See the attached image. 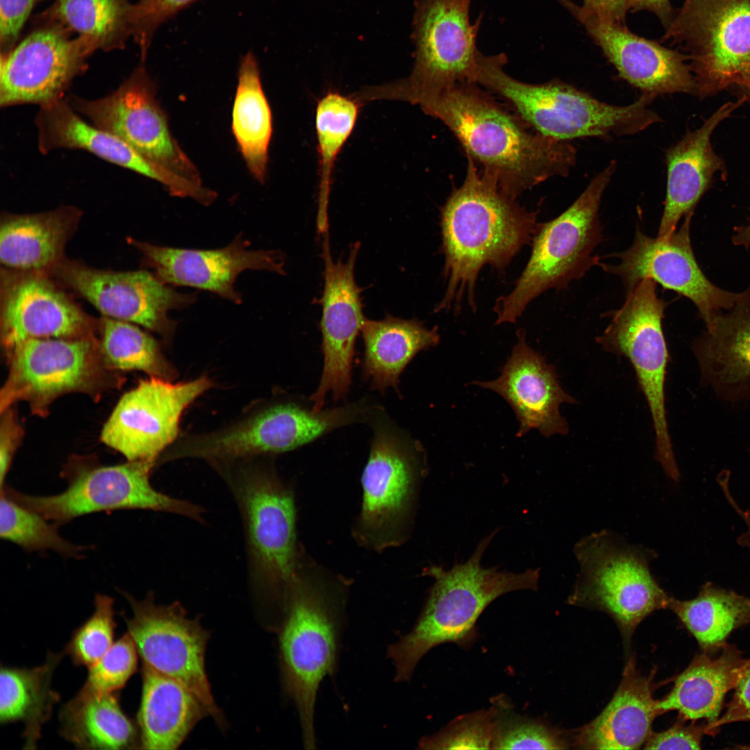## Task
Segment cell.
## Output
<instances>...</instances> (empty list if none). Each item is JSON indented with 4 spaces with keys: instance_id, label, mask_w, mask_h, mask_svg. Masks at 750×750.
<instances>
[{
    "instance_id": "1",
    "label": "cell",
    "mask_w": 750,
    "mask_h": 750,
    "mask_svg": "<svg viewBox=\"0 0 750 750\" xmlns=\"http://www.w3.org/2000/svg\"><path fill=\"white\" fill-rule=\"evenodd\" d=\"M419 106L443 122L467 156L514 199L550 178L567 176L576 164L572 144L528 131L476 83L443 88Z\"/></svg>"
},
{
    "instance_id": "2",
    "label": "cell",
    "mask_w": 750,
    "mask_h": 750,
    "mask_svg": "<svg viewBox=\"0 0 750 750\" xmlns=\"http://www.w3.org/2000/svg\"><path fill=\"white\" fill-rule=\"evenodd\" d=\"M466 176L441 212L443 276L446 283L436 311L458 310L467 299L475 309V285L481 269L502 272L539 223L538 212L525 210L504 192L490 175L479 173L467 156Z\"/></svg>"
},
{
    "instance_id": "3",
    "label": "cell",
    "mask_w": 750,
    "mask_h": 750,
    "mask_svg": "<svg viewBox=\"0 0 750 750\" xmlns=\"http://www.w3.org/2000/svg\"><path fill=\"white\" fill-rule=\"evenodd\" d=\"M495 533L483 538L466 562L448 570L435 565L424 569L434 583L422 610L412 630L387 650L396 682L409 681L419 660L437 646L454 643L469 648L478 638V619L498 597L517 590H538L539 568L515 573L481 566V558Z\"/></svg>"
},
{
    "instance_id": "4",
    "label": "cell",
    "mask_w": 750,
    "mask_h": 750,
    "mask_svg": "<svg viewBox=\"0 0 750 750\" xmlns=\"http://www.w3.org/2000/svg\"><path fill=\"white\" fill-rule=\"evenodd\" d=\"M504 53L477 60L475 83L505 100L535 132L558 140L631 135L661 121L649 108L656 97L642 94L623 106L608 104L558 80L540 84L521 82L503 67Z\"/></svg>"
},
{
    "instance_id": "5",
    "label": "cell",
    "mask_w": 750,
    "mask_h": 750,
    "mask_svg": "<svg viewBox=\"0 0 750 750\" xmlns=\"http://www.w3.org/2000/svg\"><path fill=\"white\" fill-rule=\"evenodd\" d=\"M338 600L322 578L302 569L283 602L279 651L283 686L297 709L306 749H316L314 713L319 685L336 667Z\"/></svg>"
},
{
    "instance_id": "6",
    "label": "cell",
    "mask_w": 750,
    "mask_h": 750,
    "mask_svg": "<svg viewBox=\"0 0 750 750\" xmlns=\"http://www.w3.org/2000/svg\"><path fill=\"white\" fill-rule=\"evenodd\" d=\"M217 469L241 513L251 584L283 602L302 569L293 492L272 467L250 460Z\"/></svg>"
},
{
    "instance_id": "7",
    "label": "cell",
    "mask_w": 750,
    "mask_h": 750,
    "mask_svg": "<svg viewBox=\"0 0 750 750\" xmlns=\"http://www.w3.org/2000/svg\"><path fill=\"white\" fill-rule=\"evenodd\" d=\"M615 161L590 182L578 199L552 220L540 223L530 258L513 290L494 305L497 324L515 323L527 306L550 289H563L583 277L600 258L593 254L603 240L599 210Z\"/></svg>"
},
{
    "instance_id": "8",
    "label": "cell",
    "mask_w": 750,
    "mask_h": 750,
    "mask_svg": "<svg viewBox=\"0 0 750 750\" xmlns=\"http://www.w3.org/2000/svg\"><path fill=\"white\" fill-rule=\"evenodd\" d=\"M471 0H417L412 39L414 65L410 76L360 91L364 101L399 100L414 105L461 82L475 83L479 51L476 38L483 16L469 20Z\"/></svg>"
},
{
    "instance_id": "9",
    "label": "cell",
    "mask_w": 750,
    "mask_h": 750,
    "mask_svg": "<svg viewBox=\"0 0 750 750\" xmlns=\"http://www.w3.org/2000/svg\"><path fill=\"white\" fill-rule=\"evenodd\" d=\"M362 415L356 402L318 412L294 401L275 402L227 428L183 439L165 458H200L217 468L294 450L335 428L359 422Z\"/></svg>"
},
{
    "instance_id": "10",
    "label": "cell",
    "mask_w": 750,
    "mask_h": 750,
    "mask_svg": "<svg viewBox=\"0 0 750 750\" xmlns=\"http://www.w3.org/2000/svg\"><path fill=\"white\" fill-rule=\"evenodd\" d=\"M580 572L571 604L608 613L631 635L649 615L667 608L670 599L650 570L656 553L628 544L608 530L591 533L574 548Z\"/></svg>"
},
{
    "instance_id": "11",
    "label": "cell",
    "mask_w": 750,
    "mask_h": 750,
    "mask_svg": "<svg viewBox=\"0 0 750 750\" xmlns=\"http://www.w3.org/2000/svg\"><path fill=\"white\" fill-rule=\"evenodd\" d=\"M379 411L374 410L368 419L373 438L362 474V502L353 531L360 544L376 551L405 540L424 472L420 445Z\"/></svg>"
},
{
    "instance_id": "12",
    "label": "cell",
    "mask_w": 750,
    "mask_h": 750,
    "mask_svg": "<svg viewBox=\"0 0 750 750\" xmlns=\"http://www.w3.org/2000/svg\"><path fill=\"white\" fill-rule=\"evenodd\" d=\"M667 303L656 283L644 278L626 294L620 308L610 313L608 326L597 342L606 351L626 357L649 407L656 435V459L672 480L680 478L671 442L665 403L669 352L662 320Z\"/></svg>"
},
{
    "instance_id": "13",
    "label": "cell",
    "mask_w": 750,
    "mask_h": 750,
    "mask_svg": "<svg viewBox=\"0 0 750 750\" xmlns=\"http://www.w3.org/2000/svg\"><path fill=\"white\" fill-rule=\"evenodd\" d=\"M154 465L128 461L110 466H76L68 473L66 490L56 495L32 496L8 488L3 491L56 525L87 514L121 509L170 512L205 522L201 506L162 493L152 486L150 472Z\"/></svg>"
},
{
    "instance_id": "14",
    "label": "cell",
    "mask_w": 750,
    "mask_h": 750,
    "mask_svg": "<svg viewBox=\"0 0 750 750\" xmlns=\"http://www.w3.org/2000/svg\"><path fill=\"white\" fill-rule=\"evenodd\" d=\"M665 38L688 51L696 94L733 84L750 91V0H685Z\"/></svg>"
},
{
    "instance_id": "15",
    "label": "cell",
    "mask_w": 750,
    "mask_h": 750,
    "mask_svg": "<svg viewBox=\"0 0 750 750\" xmlns=\"http://www.w3.org/2000/svg\"><path fill=\"white\" fill-rule=\"evenodd\" d=\"M10 370L0 393L1 412L25 401L44 416L58 397L81 392L94 394L113 383L95 337L31 339L8 356Z\"/></svg>"
},
{
    "instance_id": "16",
    "label": "cell",
    "mask_w": 750,
    "mask_h": 750,
    "mask_svg": "<svg viewBox=\"0 0 750 750\" xmlns=\"http://www.w3.org/2000/svg\"><path fill=\"white\" fill-rule=\"evenodd\" d=\"M144 62L140 61L119 88L105 97L87 99L70 95L65 99L90 123L115 135L151 162L202 184L197 167L170 132Z\"/></svg>"
},
{
    "instance_id": "17",
    "label": "cell",
    "mask_w": 750,
    "mask_h": 750,
    "mask_svg": "<svg viewBox=\"0 0 750 750\" xmlns=\"http://www.w3.org/2000/svg\"><path fill=\"white\" fill-rule=\"evenodd\" d=\"M132 609L125 618L143 664L181 683L203 703L208 714L222 724L205 669L209 633L198 619L187 617L178 601L158 604L153 593L137 600L124 593Z\"/></svg>"
},
{
    "instance_id": "18",
    "label": "cell",
    "mask_w": 750,
    "mask_h": 750,
    "mask_svg": "<svg viewBox=\"0 0 750 750\" xmlns=\"http://www.w3.org/2000/svg\"><path fill=\"white\" fill-rule=\"evenodd\" d=\"M212 386L206 376L175 383L151 376L142 380L119 399L101 440L128 461L155 464L176 439L184 410Z\"/></svg>"
},
{
    "instance_id": "19",
    "label": "cell",
    "mask_w": 750,
    "mask_h": 750,
    "mask_svg": "<svg viewBox=\"0 0 750 750\" xmlns=\"http://www.w3.org/2000/svg\"><path fill=\"white\" fill-rule=\"evenodd\" d=\"M94 51L85 40L58 24L37 18L36 27L9 51L1 53V107L41 106L64 98Z\"/></svg>"
},
{
    "instance_id": "20",
    "label": "cell",
    "mask_w": 750,
    "mask_h": 750,
    "mask_svg": "<svg viewBox=\"0 0 750 750\" xmlns=\"http://www.w3.org/2000/svg\"><path fill=\"white\" fill-rule=\"evenodd\" d=\"M51 275L103 317L140 325L166 340L172 338L176 324L168 312L196 300L195 294L179 292L146 270H103L65 259Z\"/></svg>"
},
{
    "instance_id": "21",
    "label": "cell",
    "mask_w": 750,
    "mask_h": 750,
    "mask_svg": "<svg viewBox=\"0 0 750 750\" xmlns=\"http://www.w3.org/2000/svg\"><path fill=\"white\" fill-rule=\"evenodd\" d=\"M692 214L685 217L678 230L667 238H652L637 228L632 245L612 257L617 264L599 262L605 272L619 277L626 292L641 280L651 278L673 290L697 308L706 326L723 310L731 309L742 296L712 283L700 269L693 253L690 226Z\"/></svg>"
},
{
    "instance_id": "22",
    "label": "cell",
    "mask_w": 750,
    "mask_h": 750,
    "mask_svg": "<svg viewBox=\"0 0 750 750\" xmlns=\"http://www.w3.org/2000/svg\"><path fill=\"white\" fill-rule=\"evenodd\" d=\"M1 341L6 356L31 339L95 337L97 324L51 278L1 268Z\"/></svg>"
},
{
    "instance_id": "23",
    "label": "cell",
    "mask_w": 750,
    "mask_h": 750,
    "mask_svg": "<svg viewBox=\"0 0 750 750\" xmlns=\"http://www.w3.org/2000/svg\"><path fill=\"white\" fill-rule=\"evenodd\" d=\"M323 235L324 285L320 299V329L324 365L319 385L310 397L313 412L322 410L328 394L335 401L346 397L351 383L356 340L366 319L362 312V290L354 278L360 242L351 245L345 262L334 261L330 251L328 231Z\"/></svg>"
},
{
    "instance_id": "24",
    "label": "cell",
    "mask_w": 750,
    "mask_h": 750,
    "mask_svg": "<svg viewBox=\"0 0 750 750\" xmlns=\"http://www.w3.org/2000/svg\"><path fill=\"white\" fill-rule=\"evenodd\" d=\"M143 256L145 265L167 285L188 286L212 292L240 304L241 294L234 284L247 269L267 270L284 275V256L274 250H249V242L238 235L217 249H190L153 245L129 240Z\"/></svg>"
},
{
    "instance_id": "25",
    "label": "cell",
    "mask_w": 750,
    "mask_h": 750,
    "mask_svg": "<svg viewBox=\"0 0 750 750\" xmlns=\"http://www.w3.org/2000/svg\"><path fill=\"white\" fill-rule=\"evenodd\" d=\"M557 1L585 27L620 76L642 94H696L684 55L603 20L571 0Z\"/></svg>"
},
{
    "instance_id": "26",
    "label": "cell",
    "mask_w": 750,
    "mask_h": 750,
    "mask_svg": "<svg viewBox=\"0 0 750 750\" xmlns=\"http://www.w3.org/2000/svg\"><path fill=\"white\" fill-rule=\"evenodd\" d=\"M35 124L38 146L43 154L58 149H78L161 183L172 196L197 201L206 188L166 171L141 156L115 135L83 119L65 98L40 106Z\"/></svg>"
},
{
    "instance_id": "27",
    "label": "cell",
    "mask_w": 750,
    "mask_h": 750,
    "mask_svg": "<svg viewBox=\"0 0 750 750\" xmlns=\"http://www.w3.org/2000/svg\"><path fill=\"white\" fill-rule=\"evenodd\" d=\"M518 341L501 373L490 381H474L491 390L506 401L519 423L517 437L537 429L545 437L568 433L566 420L560 413L563 403L576 400L560 386L555 368L526 342L525 333H517Z\"/></svg>"
},
{
    "instance_id": "28",
    "label": "cell",
    "mask_w": 750,
    "mask_h": 750,
    "mask_svg": "<svg viewBox=\"0 0 750 750\" xmlns=\"http://www.w3.org/2000/svg\"><path fill=\"white\" fill-rule=\"evenodd\" d=\"M692 349L702 383L726 401L750 399V286L715 317Z\"/></svg>"
},
{
    "instance_id": "29",
    "label": "cell",
    "mask_w": 750,
    "mask_h": 750,
    "mask_svg": "<svg viewBox=\"0 0 750 750\" xmlns=\"http://www.w3.org/2000/svg\"><path fill=\"white\" fill-rule=\"evenodd\" d=\"M745 100L743 97L724 104L699 128L688 133L666 151L667 190L658 237H669L682 217L693 214L714 174L723 169V161L713 151L710 137L717 126Z\"/></svg>"
},
{
    "instance_id": "30",
    "label": "cell",
    "mask_w": 750,
    "mask_h": 750,
    "mask_svg": "<svg viewBox=\"0 0 750 750\" xmlns=\"http://www.w3.org/2000/svg\"><path fill=\"white\" fill-rule=\"evenodd\" d=\"M652 676L642 675L630 658L609 703L581 728L574 745L585 749H638L652 733L653 720L662 714L653 697Z\"/></svg>"
},
{
    "instance_id": "31",
    "label": "cell",
    "mask_w": 750,
    "mask_h": 750,
    "mask_svg": "<svg viewBox=\"0 0 750 750\" xmlns=\"http://www.w3.org/2000/svg\"><path fill=\"white\" fill-rule=\"evenodd\" d=\"M81 212L73 206L34 214L4 213L0 224L1 268L51 275L65 259V248Z\"/></svg>"
},
{
    "instance_id": "32",
    "label": "cell",
    "mask_w": 750,
    "mask_h": 750,
    "mask_svg": "<svg viewBox=\"0 0 750 750\" xmlns=\"http://www.w3.org/2000/svg\"><path fill=\"white\" fill-rule=\"evenodd\" d=\"M746 662L733 644L726 643L716 651H702L676 677L672 690L658 701L660 711L676 710L686 721L703 719L707 729L720 717L724 697L734 690Z\"/></svg>"
},
{
    "instance_id": "33",
    "label": "cell",
    "mask_w": 750,
    "mask_h": 750,
    "mask_svg": "<svg viewBox=\"0 0 750 750\" xmlns=\"http://www.w3.org/2000/svg\"><path fill=\"white\" fill-rule=\"evenodd\" d=\"M142 688L137 724L140 749H176L207 710L187 687L142 665Z\"/></svg>"
},
{
    "instance_id": "34",
    "label": "cell",
    "mask_w": 750,
    "mask_h": 750,
    "mask_svg": "<svg viewBox=\"0 0 750 750\" xmlns=\"http://www.w3.org/2000/svg\"><path fill=\"white\" fill-rule=\"evenodd\" d=\"M361 333L362 375L372 390L382 393L389 387L397 390L399 376L412 358L440 342L436 327L429 329L417 319L390 315L381 320L366 319Z\"/></svg>"
},
{
    "instance_id": "35",
    "label": "cell",
    "mask_w": 750,
    "mask_h": 750,
    "mask_svg": "<svg viewBox=\"0 0 750 750\" xmlns=\"http://www.w3.org/2000/svg\"><path fill=\"white\" fill-rule=\"evenodd\" d=\"M116 692L85 687L61 708L60 733L77 748H140L138 726L123 711Z\"/></svg>"
},
{
    "instance_id": "36",
    "label": "cell",
    "mask_w": 750,
    "mask_h": 750,
    "mask_svg": "<svg viewBox=\"0 0 750 750\" xmlns=\"http://www.w3.org/2000/svg\"><path fill=\"white\" fill-rule=\"evenodd\" d=\"M64 652H49L45 662L33 668L1 666L0 722H22L24 749H35L43 725L51 716L60 695L51 686Z\"/></svg>"
},
{
    "instance_id": "37",
    "label": "cell",
    "mask_w": 750,
    "mask_h": 750,
    "mask_svg": "<svg viewBox=\"0 0 750 750\" xmlns=\"http://www.w3.org/2000/svg\"><path fill=\"white\" fill-rule=\"evenodd\" d=\"M232 129L249 172L257 181L264 183L272 117L262 90L258 62L251 51L242 56L240 62Z\"/></svg>"
},
{
    "instance_id": "38",
    "label": "cell",
    "mask_w": 750,
    "mask_h": 750,
    "mask_svg": "<svg viewBox=\"0 0 750 750\" xmlns=\"http://www.w3.org/2000/svg\"><path fill=\"white\" fill-rule=\"evenodd\" d=\"M670 609L698 642L702 651H716L736 628L750 623V598L705 583L696 597H670Z\"/></svg>"
},
{
    "instance_id": "39",
    "label": "cell",
    "mask_w": 750,
    "mask_h": 750,
    "mask_svg": "<svg viewBox=\"0 0 750 750\" xmlns=\"http://www.w3.org/2000/svg\"><path fill=\"white\" fill-rule=\"evenodd\" d=\"M38 19L58 24L94 49H122L132 37L130 0H53Z\"/></svg>"
},
{
    "instance_id": "40",
    "label": "cell",
    "mask_w": 750,
    "mask_h": 750,
    "mask_svg": "<svg viewBox=\"0 0 750 750\" xmlns=\"http://www.w3.org/2000/svg\"><path fill=\"white\" fill-rule=\"evenodd\" d=\"M361 103L353 96L328 92L317 103L315 126L319 161L317 228L328 229V204L331 173L337 156L350 136Z\"/></svg>"
},
{
    "instance_id": "41",
    "label": "cell",
    "mask_w": 750,
    "mask_h": 750,
    "mask_svg": "<svg viewBox=\"0 0 750 750\" xmlns=\"http://www.w3.org/2000/svg\"><path fill=\"white\" fill-rule=\"evenodd\" d=\"M103 358L110 369L140 370L173 381L176 372L155 339L132 323L103 317L99 322Z\"/></svg>"
},
{
    "instance_id": "42",
    "label": "cell",
    "mask_w": 750,
    "mask_h": 750,
    "mask_svg": "<svg viewBox=\"0 0 750 750\" xmlns=\"http://www.w3.org/2000/svg\"><path fill=\"white\" fill-rule=\"evenodd\" d=\"M1 491L0 537L28 551L53 550L67 557H78L83 547L64 539L55 524Z\"/></svg>"
},
{
    "instance_id": "43",
    "label": "cell",
    "mask_w": 750,
    "mask_h": 750,
    "mask_svg": "<svg viewBox=\"0 0 750 750\" xmlns=\"http://www.w3.org/2000/svg\"><path fill=\"white\" fill-rule=\"evenodd\" d=\"M492 702L496 710L492 749H565L568 747L560 731L538 719L515 712L506 697L498 696Z\"/></svg>"
},
{
    "instance_id": "44",
    "label": "cell",
    "mask_w": 750,
    "mask_h": 750,
    "mask_svg": "<svg viewBox=\"0 0 750 750\" xmlns=\"http://www.w3.org/2000/svg\"><path fill=\"white\" fill-rule=\"evenodd\" d=\"M94 604L93 613L74 631L64 651L76 666L89 667L114 644L116 623L113 598L97 594Z\"/></svg>"
},
{
    "instance_id": "45",
    "label": "cell",
    "mask_w": 750,
    "mask_h": 750,
    "mask_svg": "<svg viewBox=\"0 0 750 750\" xmlns=\"http://www.w3.org/2000/svg\"><path fill=\"white\" fill-rule=\"evenodd\" d=\"M496 723L493 706L455 718L439 732L422 738L420 749H492Z\"/></svg>"
},
{
    "instance_id": "46",
    "label": "cell",
    "mask_w": 750,
    "mask_h": 750,
    "mask_svg": "<svg viewBox=\"0 0 750 750\" xmlns=\"http://www.w3.org/2000/svg\"><path fill=\"white\" fill-rule=\"evenodd\" d=\"M138 651L127 632L94 664L88 668L83 687L99 692H116L135 672Z\"/></svg>"
},
{
    "instance_id": "47",
    "label": "cell",
    "mask_w": 750,
    "mask_h": 750,
    "mask_svg": "<svg viewBox=\"0 0 750 750\" xmlns=\"http://www.w3.org/2000/svg\"><path fill=\"white\" fill-rule=\"evenodd\" d=\"M199 0H139L133 4L132 37L145 62L153 35L164 22Z\"/></svg>"
},
{
    "instance_id": "48",
    "label": "cell",
    "mask_w": 750,
    "mask_h": 750,
    "mask_svg": "<svg viewBox=\"0 0 750 750\" xmlns=\"http://www.w3.org/2000/svg\"><path fill=\"white\" fill-rule=\"evenodd\" d=\"M680 718L673 726L660 733H651L645 743V749H699L706 733V722L687 724Z\"/></svg>"
},
{
    "instance_id": "49",
    "label": "cell",
    "mask_w": 750,
    "mask_h": 750,
    "mask_svg": "<svg viewBox=\"0 0 750 750\" xmlns=\"http://www.w3.org/2000/svg\"><path fill=\"white\" fill-rule=\"evenodd\" d=\"M40 0H0V44L1 53L15 45L34 5Z\"/></svg>"
},
{
    "instance_id": "50",
    "label": "cell",
    "mask_w": 750,
    "mask_h": 750,
    "mask_svg": "<svg viewBox=\"0 0 750 750\" xmlns=\"http://www.w3.org/2000/svg\"><path fill=\"white\" fill-rule=\"evenodd\" d=\"M750 721V658L734 688V694L724 714L706 729L707 735L713 736L725 724Z\"/></svg>"
},
{
    "instance_id": "51",
    "label": "cell",
    "mask_w": 750,
    "mask_h": 750,
    "mask_svg": "<svg viewBox=\"0 0 750 750\" xmlns=\"http://www.w3.org/2000/svg\"><path fill=\"white\" fill-rule=\"evenodd\" d=\"M0 431V484L4 488V482L19 442L22 435V428L17 421L11 407L1 412Z\"/></svg>"
},
{
    "instance_id": "52",
    "label": "cell",
    "mask_w": 750,
    "mask_h": 750,
    "mask_svg": "<svg viewBox=\"0 0 750 750\" xmlns=\"http://www.w3.org/2000/svg\"><path fill=\"white\" fill-rule=\"evenodd\" d=\"M583 6L603 20L620 24L628 10L627 0H584Z\"/></svg>"
},
{
    "instance_id": "53",
    "label": "cell",
    "mask_w": 750,
    "mask_h": 750,
    "mask_svg": "<svg viewBox=\"0 0 750 750\" xmlns=\"http://www.w3.org/2000/svg\"><path fill=\"white\" fill-rule=\"evenodd\" d=\"M628 10H648L655 13L665 25L671 22V8L669 0H627Z\"/></svg>"
},
{
    "instance_id": "54",
    "label": "cell",
    "mask_w": 750,
    "mask_h": 750,
    "mask_svg": "<svg viewBox=\"0 0 750 750\" xmlns=\"http://www.w3.org/2000/svg\"><path fill=\"white\" fill-rule=\"evenodd\" d=\"M732 240L735 245H742L748 248L750 245V222L747 226L736 227Z\"/></svg>"
},
{
    "instance_id": "55",
    "label": "cell",
    "mask_w": 750,
    "mask_h": 750,
    "mask_svg": "<svg viewBox=\"0 0 750 750\" xmlns=\"http://www.w3.org/2000/svg\"><path fill=\"white\" fill-rule=\"evenodd\" d=\"M739 748H740V749H750V745H747V746H740V747H739Z\"/></svg>"
}]
</instances>
